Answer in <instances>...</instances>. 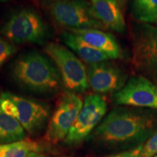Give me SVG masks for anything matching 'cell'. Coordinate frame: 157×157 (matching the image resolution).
Masks as SVG:
<instances>
[{
    "instance_id": "obj_1",
    "label": "cell",
    "mask_w": 157,
    "mask_h": 157,
    "mask_svg": "<svg viewBox=\"0 0 157 157\" xmlns=\"http://www.w3.org/2000/svg\"><path fill=\"white\" fill-rule=\"evenodd\" d=\"M157 132V110L132 106L110 111L87 137L108 148L129 149L143 145Z\"/></svg>"
},
{
    "instance_id": "obj_2",
    "label": "cell",
    "mask_w": 157,
    "mask_h": 157,
    "mask_svg": "<svg viewBox=\"0 0 157 157\" xmlns=\"http://www.w3.org/2000/svg\"><path fill=\"white\" fill-rule=\"evenodd\" d=\"M10 74L20 87L39 95H55L63 87L54 62L47 55L36 51L17 57L11 64Z\"/></svg>"
},
{
    "instance_id": "obj_3",
    "label": "cell",
    "mask_w": 157,
    "mask_h": 157,
    "mask_svg": "<svg viewBox=\"0 0 157 157\" xmlns=\"http://www.w3.org/2000/svg\"><path fill=\"white\" fill-rule=\"evenodd\" d=\"M1 33L14 44H47L50 28L34 9L24 7L13 12L1 28Z\"/></svg>"
},
{
    "instance_id": "obj_4",
    "label": "cell",
    "mask_w": 157,
    "mask_h": 157,
    "mask_svg": "<svg viewBox=\"0 0 157 157\" xmlns=\"http://www.w3.org/2000/svg\"><path fill=\"white\" fill-rule=\"evenodd\" d=\"M43 5L54 22L68 31L104 28L86 0H44Z\"/></svg>"
},
{
    "instance_id": "obj_5",
    "label": "cell",
    "mask_w": 157,
    "mask_h": 157,
    "mask_svg": "<svg viewBox=\"0 0 157 157\" xmlns=\"http://www.w3.org/2000/svg\"><path fill=\"white\" fill-rule=\"evenodd\" d=\"M43 50L56 64L67 91L77 93L88 90L87 68L74 52L56 42H48Z\"/></svg>"
},
{
    "instance_id": "obj_6",
    "label": "cell",
    "mask_w": 157,
    "mask_h": 157,
    "mask_svg": "<svg viewBox=\"0 0 157 157\" xmlns=\"http://www.w3.org/2000/svg\"><path fill=\"white\" fill-rule=\"evenodd\" d=\"M132 51L135 71L157 84V27L146 23L137 25L132 34Z\"/></svg>"
},
{
    "instance_id": "obj_7",
    "label": "cell",
    "mask_w": 157,
    "mask_h": 157,
    "mask_svg": "<svg viewBox=\"0 0 157 157\" xmlns=\"http://www.w3.org/2000/svg\"><path fill=\"white\" fill-rule=\"evenodd\" d=\"M83 103L80 96L75 93L66 90L63 93L49 120L45 140L52 144L64 140L75 122Z\"/></svg>"
},
{
    "instance_id": "obj_8",
    "label": "cell",
    "mask_w": 157,
    "mask_h": 157,
    "mask_svg": "<svg viewBox=\"0 0 157 157\" xmlns=\"http://www.w3.org/2000/svg\"><path fill=\"white\" fill-rule=\"evenodd\" d=\"M107 111V103L99 94L86 96L81 111L64 142L75 146L87 139L101 123Z\"/></svg>"
},
{
    "instance_id": "obj_9",
    "label": "cell",
    "mask_w": 157,
    "mask_h": 157,
    "mask_svg": "<svg viewBox=\"0 0 157 157\" xmlns=\"http://www.w3.org/2000/svg\"><path fill=\"white\" fill-rule=\"evenodd\" d=\"M14 105L13 117L30 135H36L48 127L51 117V107L44 102L5 93Z\"/></svg>"
},
{
    "instance_id": "obj_10",
    "label": "cell",
    "mask_w": 157,
    "mask_h": 157,
    "mask_svg": "<svg viewBox=\"0 0 157 157\" xmlns=\"http://www.w3.org/2000/svg\"><path fill=\"white\" fill-rule=\"evenodd\" d=\"M113 101L119 105L157 110V84L142 76H132L115 93Z\"/></svg>"
},
{
    "instance_id": "obj_11",
    "label": "cell",
    "mask_w": 157,
    "mask_h": 157,
    "mask_svg": "<svg viewBox=\"0 0 157 157\" xmlns=\"http://www.w3.org/2000/svg\"><path fill=\"white\" fill-rule=\"evenodd\" d=\"M89 86L97 94L117 93L127 81V74L114 63L109 60L88 65Z\"/></svg>"
},
{
    "instance_id": "obj_12",
    "label": "cell",
    "mask_w": 157,
    "mask_h": 157,
    "mask_svg": "<svg viewBox=\"0 0 157 157\" xmlns=\"http://www.w3.org/2000/svg\"><path fill=\"white\" fill-rule=\"evenodd\" d=\"M97 50L107 55L110 59H119L123 57L120 44L112 34L96 29H78L68 31Z\"/></svg>"
},
{
    "instance_id": "obj_13",
    "label": "cell",
    "mask_w": 157,
    "mask_h": 157,
    "mask_svg": "<svg viewBox=\"0 0 157 157\" xmlns=\"http://www.w3.org/2000/svg\"><path fill=\"white\" fill-rule=\"evenodd\" d=\"M93 11L104 28L119 34L126 31V23L117 0H91Z\"/></svg>"
},
{
    "instance_id": "obj_14",
    "label": "cell",
    "mask_w": 157,
    "mask_h": 157,
    "mask_svg": "<svg viewBox=\"0 0 157 157\" xmlns=\"http://www.w3.org/2000/svg\"><path fill=\"white\" fill-rule=\"evenodd\" d=\"M60 39L66 47L88 64L111 60L107 55L92 47L71 31H63L60 34Z\"/></svg>"
},
{
    "instance_id": "obj_15",
    "label": "cell",
    "mask_w": 157,
    "mask_h": 157,
    "mask_svg": "<svg viewBox=\"0 0 157 157\" xmlns=\"http://www.w3.org/2000/svg\"><path fill=\"white\" fill-rule=\"evenodd\" d=\"M26 137V131L14 117L7 115L0 107V145L22 140Z\"/></svg>"
},
{
    "instance_id": "obj_16",
    "label": "cell",
    "mask_w": 157,
    "mask_h": 157,
    "mask_svg": "<svg viewBox=\"0 0 157 157\" xmlns=\"http://www.w3.org/2000/svg\"><path fill=\"white\" fill-rule=\"evenodd\" d=\"M41 147L34 141L24 140L0 145V157H26L31 152H39Z\"/></svg>"
},
{
    "instance_id": "obj_17",
    "label": "cell",
    "mask_w": 157,
    "mask_h": 157,
    "mask_svg": "<svg viewBox=\"0 0 157 157\" xmlns=\"http://www.w3.org/2000/svg\"><path fill=\"white\" fill-rule=\"evenodd\" d=\"M132 11L140 23L157 22V0H132Z\"/></svg>"
},
{
    "instance_id": "obj_18",
    "label": "cell",
    "mask_w": 157,
    "mask_h": 157,
    "mask_svg": "<svg viewBox=\"0 0 157 157\" xmlns=\"http://www.w3.org/2000/svg\"><path fill=\"white\" fill-rule=\"evenodd\" d=\"M17 47L8 39L0 37V68L17 52Z\"/></svg>"
},
{
    "instance_id": "obj_19",
    "label": "cell",
    "mask_w": 157,
    "mask_h": 157,
    "mask_svg": "<svg viewBox=\"0 0 157 157\" xmlns=\"http://www.w3.org/2000/svg\"><path fill=\"white\" fill-rule=\"evenodd\" d=\"M157 154V132L143 144L141 157H153Z\"/></svg>"
},
{
    "instance_id": "obj_20",
    "label": "cell",
    "mask_w": 157,
    "mask_h": 157,
    "mask_svg": "<svg viewBox=\"0 0 157 157\" xmlns=\"http://www.w3.org/2000/svg\"><path fill=\"white\" fill-rule=\"evenodd\" d=\"M143 145L135 147V148L127 149L115 154L108 155L104 157H141V153H142Z\"/></svg>"
},
{
    "instance_id": "obj_21",
    "label": "cell",
    "mask_w": 157,
    "mask_h": 157,
    "mask_svg": "<svg viewBox=\"0 0 157 157\" xmlns=\"http://www.w3.org/2000/svg\"><path fill=\"white\" fill-rule=\"evenodd\" d=\"M26 157H49L39 152H31Z\"/></svg>"
},
{
    "instance_id": "obj_22",
    "label": "cell",
    "mask_w": 157,
    "mask_h": 157,
    "mask_svg": "<svg viewBox=\"0 0 157 157\" xmlns=\"http://www.w3.org/2000/svg\"><path fill=\"white\" fill-rule=\"evenodd\" d=\"M117 2H119V5H120V7H124L125 5V3H126L127 0H117Z\"/></svg>"
},
{
    "instance_id": "obj_23",
    "label": "cell",
    "mask_w": 157,
    "mask_h": 157,
    "mask_svg": "<svg viewBox=\"0 0 157 157\" xmlns=\"http://www.w3.org/2000/svg\"><path fill=\"white\" fill-rule=\"evenodd\" d=\"M7 1H10V0H0V2H6Z\"/></svg>"
},
{
    "instance_id": "obj_24",
    "label": "cell",
    "mask_w": 157,
    "mask_h": 157,
    "mask_svg": "<svg viewBox=\"0 0 157 157\" xmlns=\"http://www.w3.org/2000/svg\"><path fill=\"white\" fill-rule=\"evenodd\" d=\"M153 157H157V154H156V155H155V156H153Z\"/></svg>"
}]
</instances>
